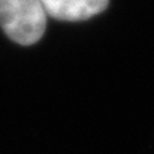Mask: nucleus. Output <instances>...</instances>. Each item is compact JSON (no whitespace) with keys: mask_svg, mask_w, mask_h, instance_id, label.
<instances>
[{"mask_svg":"<svg viewBox=\"0 0 154 154\" xmlns=\"http://www.w3.org/2000/svg\"><path fill=\"white\" fill-rule=\"evenodd\" d=\"M44 11L55 20L84 21L108 8L109 0H41Z\"/></svg>","mask_w":154,"mask_h":154,"instance_id":"obj_2","label":"nucleus"},{"mask_svg":"<svg viewBox=\"0 0 154 154\" xmlns=\"http://www.w3.org/2000/svg\"><path fill=\"white\" fill-rule=\"evenodd\" d=\"M0 26L20 45H33L45 33L47 14L41 0H0Z\"/></svg>","mask_w":154,"mask_h":154,"instance_id":"obj_1","label":"nucleus"}]
</instances>
